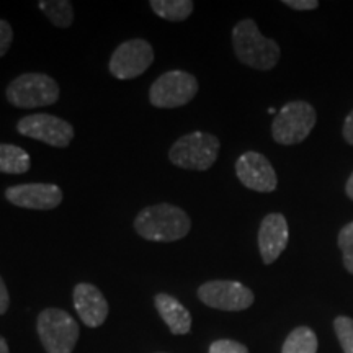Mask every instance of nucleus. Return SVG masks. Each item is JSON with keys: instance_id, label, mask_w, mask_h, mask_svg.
<instances>
[{"instance_id": "f3484780", "label": "nucleus", "mask_w": 353, "mask_h": 353, "mask_svg": "<svg viewBox=\"0 0 353 353\" xmlns=\"http://www.w3.org/2000/svg\"><path fill=\"white\" fill-rule=\"evenodd\" d=\"M149 7L161 19L169 21H183L193 13L195 3L192 0H151Z\"/></svg>"}, {"instance_id": "423d86ee", "label": "nucleus", "mask_w": 353, "mask_h": 353, "mask_svg": "<svg viewBox=\"0 0 353 353\" xmlns=\"http://www.w3.org/2000/svg\"><path fill=\"white\" fill-rule=\"evenodd\" d=\"M316 125V110L307 101L296 100L286 103L272 123V136L275 143L293 145L303 143Z\"/></svg>"}, {"instance_id": "f03ea898", "label": "nucleus", "mask_w": 353, "mask_h": 353, "mask_svg": "<svg viewBox=\"0 0 353 353\" xmlns=\"http://www.w3.org/2000/svg\"><path fill=\"white\" fill-rule=\"evenodd\" d=\"M232 46L242 64L257 70H270L280 61V46L270 38H265L254 20L245 19L234 26Z\"/></svg>"}, {"instance_id": "b1692460", "label": "nucleus", "mask_w": 353, "mask_h": 353, "mask_svg": "<svg viewBox=\"0 0 353 353\" xmlns=\"http://www.w3.org/2000/svg\"><path fill=\"white\" fill-rule=\"evenodd\" d=\"M283 3L293 10H314L319 7L317 0H285Z\"/></svg>"}, {"instance_id": "aec40b11", "label": "nucleus", "mask_w": 353, "mask_h": 353, "mask_svg": "<svg viewBox=\"0 0 353 353\" xmlns=\"http://www.w3.org/2000/svg\"><path fill=\"white\" fill-rule=\"evenodd\" d=\"M334 329L343 348V353H353V319L345 316L337 317L334 321Z\"/></svg>"}, {"instance_id": "2eb2a0df", "label": "nucleus", "mask_w": 353, "mask_h": 353, "mask_svg": "<svg viewBox=\"0 0 353 353\" xmlns=\"http://www.w3.org/2000/svg\"><path fill=\"white\" fill-rule=\"evenodd\" d=\"M161 319L174 335H187L192 330V314L179 299L167 293H157L154 298Z\"/></svg>"}, {"instance_id": "cd10ccee", "label": "nucleus", "mask_w": 353, "mask_h": 353, "mask_svg": "<svg viewBox=\"0 0 353 353\" xmlns=\"http://www.w3.org/2000/svg\"><path fill=\"white\" fill-rule=\"evenodd\" d=\"M8 352H10V350H8V343H7L6 339L0 335V353H8Z\"/></svg>"}, {"instance_id": "4468645a", "label": "nucleus", "mask_w": 353, "mask_h": 353, "mask_svg": "<svg viewBox=\"0 0 353 353\" xmlns=\"http://www.w3.org/2000/svg\"><path fill=\"white\" fill-rule=\"evenodd\" d=\"M288 237V223L283 214L270 213L265 216L259 229V250L263 263L270 265L283 254Z\"/></svg>"}, {"instance_id": "c85d7f7f", "label": "nucleus", "mask_w": 353, "mask_h": 353, "mask_svg": "<svg viewBox=\"0 0 353 353\" xmlns=\"http://www.w3.org/2000/svg\"><path fill=\"white\" fill-rule=\"evenodd\" d=\"M159 353H164V352H159Z\"/></svg>"}, {"instance_id": "39448f33", "label": "nucleus", "mask_w": 353, "mask_h": 353, "mask_svg": "<svg viewBox=\"0 0 353 353\" xmlns=\"http://www.w3.org/2000/svg\"><path fill=\"white\" fill-rule=\"evenodd\" d=\"M6 95L17 108H41L56 103L61 88L48 74L25 72L8 83Z\"/></svg>"}, {"instance_id": "a878e982", "label": "nucleus", "mask_w": 353, "mask_h": 353, "mask_svg": "<svg viewBox=\"0 0 353 353\" xmlns=\"http://www.w3.org/2000/svg\"><path fill=\"white\" fill-rule=\"evenodd\" d=\"M343 138H345L348 144L353 145V110L347 117L345 123H343Z\"/></svg>"}, {"instance_id": "20e7f679", "label": "nucleus", "mask_w": 353, "mask_h": 353, "mask_svg": "<svg viewBox=\"0 0 353 353\" xmlns=\"http://www.w3.org/2000/svg\"><path fill=\"white\" fill-rule=\"evenodd\" d=\"M219 156V139L210 132L195 131L172 144L169 161L179 169L205 172L213 167Z\"/></svg>"}, {"instance_id": "9d476101", "label": "nucleus", "mask_w": 353, "mask_h": 353, "mask_svg": "<svg viewBox=\"0 0 353 353\" xmlns=\"http://www.w3.org/2000/svg\"><path fill=\"white\" fill-rule=\"evenodd\" d=\"M198 299L219 311H244L254 304L252 290L232 280H213L198 288Z\"/></svg>"}, {"instance_id": "4be33fe9", "label": "nucleus", "mask_w": 353, "mask_h": 353, "mask_svg": "<svg viewBox=\"0 0 353 353\" xmlns=\"http://www.w3.org/2000/svg\"><path fill=\"white\" fill-rule=\"evenodd\" d=\"M208 353H249V350L239 342L229 341V339H221V341L211 343Z\"/></svg>"}, {"instance_id": "dca6fc26", "label": "nucleus", "mask_w": 353, "mask_h": 353, "mask_svg": "<svg viewBox=\"0 0 353 353\" xmlns=\"http://www.w3.org/2000/svg\"><path fill=\"white\" fill-rule=\"evenodd\" d=\"M32 167V157L15 144L0 143V172L8 175L26 174Z\"/></svg>"}, {"instance_id": "0eeeda50", "label": "nucleus", "mask_w": 353, "mask_h": 353, "mask_svg": "<svg viewBox=\"0 0 353 353\" xmlns=\"http://www.w3.org/2000/svg\"><path fill=\"white\" fill-rule=\"evenodd\" d=\"M198 94V81L185 70H169L161 74L149 87V101L152 107L172 110L183 107Z\"/></svg>"}, {"instance_id": "393cba45", "label": "nucleus", "mask_w": 353, "mask_h": 353, "mask_svg": "<svg viewBox=\"0 0 353 353\" xmlns=\"http://www.w3.org/2000/svg\"><path fill=\"white\" fill-rule=\"evenodd\" d=\"M8 306H10V296H8V290L3 278L0 276V316L6 314L8 311Z\"/></svg>"}, {"instance_id": "9b49d317", "label": "nucleus", "mask_w": 353, "mask_h": 353, "mask_svg": "<svg viewBox=\"0 0 353 353\" xmlns=\"http://www.w3.org/2000/svg\"><path fill=\"white\" fill-rule=\"evenodd\" d=\"M6 198L13 206L26 210H54L63 203V190L52 183H21L6 190Z\"/></svg>"}, {"instance_id": "6e6552de", "label": "nucleus", "mask_w": 353, "mask_h": 353, "mask_svg": "<svg viewBox=\"0 0 353 353\" xmlns=\"http://www.w3.org/2000/svg\"><path fill=\"white\" fill-rule=\"evenodd\" d=\"M154 63L152 44L145 39L134 38L121 43L110 57L108 70L120 81H131L151 68Z\"/></svg>"}, {"instance_id": "7ed1b4c3", "label": "nucleus", "mask_w": 353, "mask_h": 353, "mask_svg": "<svg viewBox=\"0 0 353 353\" xmlns=\"http://www.w3.org/2000/svg\"><path fill=\"white\" fill-rule=\"evenodd\" d=\"M37 330L46 353H72L81 335L74 317L59 307L43 309L38 314Z\"/></svg>"}, {"instance_id": "a211bd4d", "label": "nucleus", "mask_w": 353, "mask_h": 353, "mask_svg": "<svg viewBox=\"0 0 353 353\" xmlns=\"http://www.w3.org/2000/svg\"><path fill=\"white\" fill-rule=\"evenodd\" d=\"M39 10L57 28H69L74 21V6L69 0H39Z\"/></svg>"}, {"instance_id": "6ab92c4d", "label": "nucleus", "mask_w": 353, "mask_h": 353, "mask_svg": "<svg viewBox=\"0 0 353 353\" xmlns=\"http://www.w3.org/2000/svg\"><path fill=\"white\" fill-rule=\"evenodd\" d=\"M317 337L309 327H296L291 332L283 343L281 353H316Z\"/></svg>"}, {"instance_id": "5701e85b", "label": "nucleus", "mask_w": 353, "mask_h": 353, "mask_svg": "<svg viewBox=\"0 0 353 353\" xmlns=\"http://www.w3.org/2000/svg\"><path fill=\"white\" fill-rule=\"evenodd\" d=\"M13 41V30L7 20L0 19V57H3L10 50Z\"/></svg>"}, {"instance_id": "f257e3e1", "label": "nucleus", "mask_w": 353, "mask_h": 353, "mask_svg": "<svg viewBox=\"0 0 353 353\" xmlns=\"http://www.w3.org/2000/svg\"><path fill=\"white\" fill-rule=\"evenodd\" d=\"M192 219L180 206L157 203L143 208L134 218V231L149 242H175L188 236Z\"/></svg>"}, {"instance_id": "412c9836", "label": "nucleus", "mask_w": 353, "mask_h": 353, "mask_svg": "<svg viewBox=\"0 0 353 353\" xmlns=\"http://www.w3.org/2000/svg\"><path fill=\"white\" fill-rule=\"evenodd\" d=\"M339 247L343 254V265L353 275V221L339 232Z\"/></svg>"}, {"instance_id": "f8f14e48", "label": "nucleus", "mask_w": 353, "mask_h": 353, "mask_svg": "<svg viewBox=\"0 0 353 353\" xmlns=\"http://www.w3.org/2000/svg\"><path fill=\"white\" fill-rule=\"evenodd\" d=\"M236 174L241 183L254 192L270 193L278 185L275 169L260 152L249 151L242 154L236 162Z\"/></svg>"}, {"instance_id": "1a4fd4ad", "label": "nucleus", "mask_w": 353, "mask_h": 353, "mask_svg": "<svg viewBox=\"0 0 353 353\" xmlns=\"http://www.w3.org/2000/svg\"><path fill=\"white\" fill-rule=\"evenodd\" d=\"M17 131L25 138H32L52 148H68L72 143L76 131L63 118L48 113L26 114L17 123Z\"/></svg>"}, {"instance_id": "ddd939ff", "label": "nucleus", "mask_w": 353, "mask_h": 353, "mask_svg": "<svg viewBox=\"0 0 353 353\" xmlns=\"http://www.w3.org/2000/svg\"><path fill=\"white\" fill-rule=\"evenodd\" d=\"M72 301L79 317L87 327H100L107 321L110 306L103 293L92 283H77L72 291Z\"/></svg>"}, {"instance_id": "bb28decb", "label": "nucleus", "mask_w": 353, "mask_h": 353, "mask_svg": "<svg viewBox=\"0 0 353 353\" xmlns=\"http://www.w3.org/2000/svg\"><path fill=\"white\" fill-rule=\"evenodd\" d=\"M345 192H347L348 198H350V200H353V174H352L350 179H348L347 187H345Z\"/></svg>"}]
</instances>
